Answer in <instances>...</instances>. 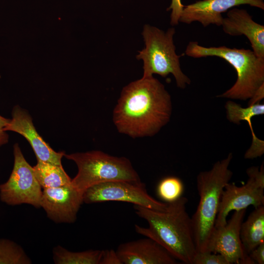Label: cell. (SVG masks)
<instances>
[{
	"label": "cell",
	"mask_w": 264,
	"mask_h": 264,
	"mask_svg": "<svg viewBox=\"0 0 264 264\" xmlns=\"http://www.w3.org/2000/svg\"><path fill=\"white\" fill-rule=\"evenodd\" d=\"M171 97L153 76L133 81L123 89L112 115L118 131L132 138L152 136L170 121Z\"/></svg>",
	"instance_id": "cell-1"
},
{
	"label": "cell",
	"mask_w": 264,
	"mask_h": 264,
	"mask_svg": "<svg viewBox=\"0 0 264 264\" xmlns=\"http://www.w3.org/2000/svg\"><path fill=\"white\" fill-rule=\"evenodd\" d=\"M188 199L181 197L168 203L164 211L134 205L135 212L148 223V227L135 224V231L156 242L175 259L193 264L197 252L191 218L186 211Z\"/></svg>",
	"instance_id": "cell-2"
},
{
	"label": "cell",
	"mask_w": 264,
	"mask_h": 264,
	"mask_svg": "<svg viewBox=\"0 0 264 264\" xmlns=\"http://www.w3.org/2000/svg\"><path fill=\"white\" fill-rule=\"evenodd\" d=\"M232 157L230 153L225 158L215 163L210 170L200 172L197 176L199 200L197 210L191 217L197 252L206 250L215 228L222 193L233 176L229 168Z\"/></svg>",
	"instance_id": "cell-3"
},
{
	"label": "cell",
	"mask_w": 264,
	"mask_h": 264,
	"mask_svg": "<svg viewBox=\"0 0 264 264\" xmlns=\"http://www.w3.org/2000/svg\"><path fill=\"white\" fill-rule=\"evenodd\" d=\"M185 53L195 58L209 56L221 58L236 70V82L218 97L245 101L250 99L264 84V59L258 57L250 49L231 48L225 46L205 47L196 41H191L187 44Z\"/></svg>",
	"instance_id": "cell-4"
},
{
	"label": "cell",
	"mask_w": 264,
	"mask_h": 264,
	"mask_svg": "<svg viewBox=\"0 0 264 264\" xmlns=\"http://www.w3.org/2000/svg\"><path fill=\"white\" fill-rule=\"evenodd\" d=\"M64 156L76 163L78 173L71 179V184L83 192L102 182H141L132 163L125 157L114 156L100 151L65 154Z\"/></svg>",
	"instance_id": "cell-5"
},
{
	"label": "cell",
	"mask_w": 264,
	"mask_h": 264,
	"mask_svg": "<svg viewBox=\"0 0 264 264\" xmlns=\"http://www.w3.org/2000/svg\"><path fill=\"white\" fill-rule=\"evenodd\" d=\"M175 33L174 28L165 32L155 27L145 25L142 34L146 47L136 58L143 61V78L152 77L154 74L165 77L172 74L177 86L184 89L191 81L181 69L180 56L176 54L173 41Z\"/></svg>",
	"instance_id": "cell-6"
},
{
	"label": "cell",
	"mask_w": 264,
	"mask_h": 264,
	"mask_svg": "<svg viewBox=\"0 0 264 264\" xmlns=\"http://www.w3.org/2000/svg\"><path fill=\"white\" fill-rule=\"evenodd\" d=\"M247 182L241 186L227 183L222 193L215 227L223 226L231 211L246 209L252 205L257 208L264 205V167L252 166L246 170Z\"/></svg>",
	"instance_id": "cell-7"
},
{
	"label": "cell",
	"mask_w": 264,
	"mask_h": 264,
	"mask_svg": "<svg viewBox=\"0 0 264 264\" xmlns=\"http://www.w3.org/2000/svg\"><path fill=\"white\" fill-rule=\"evenodd\" d=\"M14 166L8 180L0 185V200L10 205L27 203L41 207L42 191L31 167L18 143L13 146Z\"/></svg>",
	"instance_id": "cell-8"
},
{
	"label": "cell",
	"mask_w": 264,
	"mask_h": 264,
	"mask_svg": "<svg viewBox=\"0 0 264 264\" xmlns=\"http://www.w3.org/2000/svg\"><path fill=\"white\" fill-rule=\"evenodd\" d=\"M108 201L127 202L156 211H164L167 202L158 201L148 194L141 182L112 181L98 183L87 188L83 202L90 204Z\"/></svg>",
	"instance_id": "cell-9"
},
{
	"label": "cell",
	"mask_w": 264,
	"mask_h": 264,
	"mask_svg": "<svg viewBox=\"0 0 264 264\" xmlns=\"http://www.w3.org/2000/svg\"><path fill=\"white\" fill-rule=\"evenodd\" d=\"M245 212L246 209L235 211L225 225L215 227L206 251L221 255L229 264H255L244 251L241 240V226Z\"/></svg>",
	"instance_id": "cell-10"
},
{
	"label": "cell",
	"mask_w": 264,
	"mask_h": 264,
	"mask_svg": "<svg viewBox=\"0 0 264 264\" xmlns=\"http://www.w3.org/2000/svg\"><path fill=\"white\" fill-rule=\"evenodd\" d=\"M83 193L71 183L58 187L44 188L40 206L55 222L73 223L84 202Z\"/></svg>",
	"instance_id": "cell-11"
},
{
	"label": "cell",
	"mask_w": 264,
	"mask_h": 264,
	"mask_svg": "<svg viewBox=\"0 0 264 264\" xmlns=\"http://www.w3.org/2000/svg\"><path fill=\"white\" fill-rule=\"evenodd\" d=\"M247 4L264 10V0H202L184 6L179 22H200L204 27L211 24L221 26V15L231 8Z\"/></svg>",
	"instance_id": "cell-12"
},
{
	"label": "cell",
	"mask_w": 264,
	"mask_h": 264,
	"mask_svg": "<svg viewBox=\"0 0 264 264\" xmlns=\"http://www.w3.org/2000/svg\"><path fill=\"white\" fill-rule=\"evenodd\" d=\"M10 119L5 128V131H12L22 135L31 146L37 159L44 162L62 166V158L64 152L54 151L37 132L29 113L19 106L14 107Z\"/></svg>",
	"instance_id": "cell-13"
},
{
	"label": "cell",
	"mask_w": 264,
	"mask_h": 264,
	"mask_svg": "<svg viewBox=\"0 0 264 264\" xmlns=\"http://www.w3.org/2000/svg\"><path fill=\"white\" fill-rule=\"evenodd\" d=\"M122 264H176L165 249L147 238L120 244L116 250Z\"/></svg>",
	"instance_id": "cell-14"
},
{
	"label": "cell",
	"mask_w": 264,
	"mask_h": 264,
	"mask_svg": "<svg viewBox=\"0 0 264 264\" xmlns=\"http://www.w3.org/2000/svg\"><path fill=\"white\" fill-rule=\"evenodd\" d=\"M221 26L223 31L230 36H246L254 54L264 59V26L253 21L246 10L237 8L229 10Z\"/></svg>",
	"instance_id": "cell-15"
},
{
	"label": "cell",
	"mask_w": 264,
	"mask_h": 264,
	"mask_svg": "<svg viewBox=\"0 0 264 264\" xmlns=\"http://www.w3.org/2000/svg\"><path fill=\"white\" fill-rule=\"evenodd\" d=\"M226 117L234 124L239 125L241 121L247 122L251 131L252 144L244 154L245 159H253L261 156L264 153V141L256 135L252 125L251 119L256 115L264 114V104L256 103L243 108L232 101H227L225 105Z\"/></svg>",
	"instance_id": "cell-16"
},
{
	"label": "cell",
	"mask_w": 264,
	"mask_h": 264,
	"mask_svg": "<svg viewBox=\"0 0 264 264\" xmlns=\"http://www.w3.org/2000/svg\"><path fill=\"white\" fill-rule=\"evenodd\" d=\"M240 237L243 249L248 254L264 242V205L255 208L247 220L242 221Z\"/></svg>",
	"instance_id": "cell-17"
},
{
	"label": "cell",
	"mask_w": 264,
	"mask_h": 264,
	"mask_svg": "<svg viewBox=\"0 0 264 264\" xmlns=\"http://www.w3.org/2000/svg\"><path fill=\"white\" fill-rule=\"evenodd\" d=\"M33 169L39 183L43 189L58 187L71 183V179L62 166L37 160Z\"/></svg>",
	"instance_id": "cell-18"
},
{
	"label": "cell",
	"mask_w": 264,
	"mask_h": 264,
	"mask_svg": "<svg viewBox=\"0 0 264 264\" xmlns=\"http://www.w3.org/2000/svg\"><path fill=\"white\" fill-rule=\"evenodd\" d=\"M53 253L54 261L57 264H99L102 250L74 252L57 246L53 249Z\"/></svg>",
	"instance_id": "cell-19"
},
{
	"label": "cell",
	"mask_w": 264,
	"mask_h": 264,
	"mask_svg": "<svg viewBox=\"0 0 264 264\" xmlns=\"http://www.w3.org/2000/svg\"><path fill=\"white\" fill-rule=\"evenodd\" d=\"M31 262L20 246L11 240L0 239V264H29Z\"/></svg>",
	"instance_id": "cell-20"
},
{
	"label": "cell",
	"mask_w": 264,
	"mask_h": 264,
	"mask_svg": "<svg viewBox=\"0 0 264 264\" xmlns=\"http://www.w3.org/2000/svg\"><path fill=\"white\" fill-rule=\"evenodd\" d=\"M183 191L184 185L182 181L180 178L174 176H167L162 179L157 188L159 198L167 203L180 198Z\"/></svg>",
	"instance_id": "cell-21"
},
{
	"label": "cell",
	"mask_w": 264,
	"mask_h": 264,
	"mask_svg": "<svg viewBox=\"0 0 264 264\" xmlns=\"http://www.w3.org/2000/svg\"><path fill=\"white\" fill-rule=\"evenodd\" d=\"M193 264H229L221 255L209 251L196 252Z\"/></svg>",
	"instance_id": "cell-22"
},
{
	"label": "cell",
	"mask_w": 264,
	"mask_h": 264,
	"mask_svg": "<svg viewBox=\"0 0 264 264\" xmlns=\"http://www.w3.org/2000/svg\"><path fill=\"white\" fill-rule=\"evenodd\" d=\"M183 7L181 0H172L171 5L167 8V10H171V24L172 25L178 24Z\"/></svg>",
	"instance_id": "cell-23"
},
{
	"label": "cell",
	"mask_w": 264,
	"mask_h": 264,
	"mask_svg": "<svg viewBox=\"0 0 264 264\" xmlns=\"http://www.w3.org/2000/svg\"><path fill=\"white\" fill-rule=\"evenodd\" d=\"M99 264H122L116 251L113 250H103Z\"/></svg>",
	"instance_id": "cell-24"
},
{
	"label": "cell",
	"mask_w": 264,
	"mask_h": 264,
	"mask_svg": "<svg viewBox=\"0 0 264 264\" xmlns=\"http://www.w3.org/2000/svg\"><path fill=\"white\" fill-rule=\"evenodd\" d=\"M255 264H264V242L260 244L248 254Z\"/></svg>",
	"instance_id": "cell-25"
},
{
	"label": "cell",
	"mask_w": 264,
	"mask_h": 264,
	"mask_svg": "<svg viewBox=\"0 0 264 264\" xmlns=\"http://www.w3.org/2000/svg\"><path fill=\"white\" fill-rule=\"evenodd\" d=\"M10 120L0 115V147L8 142L9 136L4 129Z\"/></svg>",
	"instance_id": "cell-26"
},
{
	"label": "cell",
	"mask_w": 264,
	"mask_h": 264,
	"mask_svg": "<svg viewBox=\"0 0 264 264\" xmlns=\"http://www.w3.org/2000/svg\"><path fill=\"white\" fill-rule=\"evenodd\" d=\"M264 97V84L262 85L256 91L253 96L249 99L248 105L259 103Z\"/></svg>",
	"instance_id": "cell-27"
}]
</instances>
